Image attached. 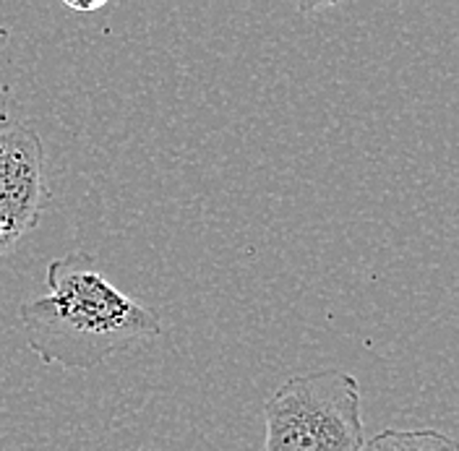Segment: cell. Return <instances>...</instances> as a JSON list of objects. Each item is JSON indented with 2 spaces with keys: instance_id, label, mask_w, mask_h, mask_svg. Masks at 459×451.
<instances>
[{
  "instance_id": "cell-1",
  "label": "cell",
  "mask_w": 459,
  "mask_h": 451,
  "mask_svg": "<svg viewBox=\"0 0 459 451\" xmlns=\"http://www.w3.org/2000/svg\"><path fill=\"white\" fill-rule=\"evenodd\" d=\"M48 292L24 303L27 347L45 363L89 370L162 334L157 313L120 292L84 251L48 266Z\"/></svg>"
},
{
  "instance_id": "cell-2",
  "label": "cell",
  "mask_w": 459,
  "mask_h": 451,
  "mask_svg": "<svg viewBox=\"0 0 459 451\" xmlns=\"http://www.w3.org/2000/svg\"><path fill=\"white\" fill-rule=\"evenodd\" d=\"M264 425V451H363L360 384L340 368L292 376L266 399Z\"/></svg>"
},
{
  "instance_id": "cell-3",
  "label": "cell",
  "mask_w": 459,
  "mask_h": 451,
  "mask_svg": "<svg viewBox=\"0 0 459 451\" xmlns=\"http://www.w3.org/2000/svg\"><path fill=\"white\" fill-rule=\"evenodd\" d=\"M48 201L42 139L31 126L0 115V256L39 225Z\"/></svg>"
},
{
  "instance_id": "cell-4",
  "label": "cell",
  "mask_w": 459,
  "mask_h": 451,
  "mask_svg": "<svg viewBox=\"0 0 459 451\" xmlns=\"http://www.w3.org/2000/svg\"><path fill=\"white\" fill-rule=\"evenodd\" d=\"M363 451H457V441L430 428L381 430L363 444Z\"/></svg>"
},
{
  "instance_id": "cell-5",
  "label": "cell",
  "mask_w": 459,
  "mask_h": 451,
  "mask_svg": "<svg viewBox=\"0 0 459 451\" xmlns=\"http://www.w3.org/2000/svg\"><path fill=\"white\" fill-rule=\"evenodd\" d=\"M65 5L74 8V11H79V13H89V11H100L105 3H74V0H65Z\"/></svg>"
},
{
  "instance_id": "cell-6",
  "label": "cell",
  "mask_w": 459,
  "mask_h": 451,
  "mask_svg": "<svg viewBox=\"0 0 459 451\" xmlns=\"http://www.w3.org/2000/svg\"><path fill=\"white\" fill-rule=\"evenodd\" d=\"M5 39H8V31H5V29L0 27V45H3V42H5Z\"/></svg>"
}]
</instances>
